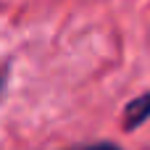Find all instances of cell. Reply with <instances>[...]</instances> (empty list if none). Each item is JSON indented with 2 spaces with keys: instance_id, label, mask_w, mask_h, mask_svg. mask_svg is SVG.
<instances>
[{
  "instance_id": "cell-1",
  "label": "cell",
  "mask_w": 150,
  "mask_h": 150,
  "mask_svg": "<svg viewBox=\"0 0 150 150\" xmlns=\"http://www.w3.org/2000/svg\"><path fill=\"white\" fill-rule=\"evenodd\" d=\"M121 119H124V121H121V127H124L127 132L140 129V127L150 119V92L140 95V98H134V100L124 108V116H121Z\"/></svg>"
},
{
  "instance_id": "cell-2",
  "label": "cell",
  "mask_w": 150,
  "mask_h": 150,
  "mask_svg": "<svg viewBox=\"0 0 150 150\" xmlns=\"http://www.w3.org/2000/svg\"><path fill=\"white\" fill-rule=\"evenodd\" d=\"M82 150H124L113 142H98V145H90V148H82Z\"/></svg>"
}]
</instances>
